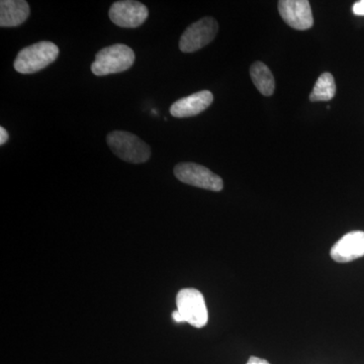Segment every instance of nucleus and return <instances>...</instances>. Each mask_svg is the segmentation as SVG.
I'll use <instances>...</instances> for the list:
<instances>
[{"label": "nucleus", "mask_w": 364, "mask_h": 364, "mask_svg": "<svg viewBox=\"0 0 364 364\" xmlns=\"http://www.w3.org/2000/svg\"><path fill=\"white\" fill-rule=\"evenodd\" d=\"M135 58V53L128 46H109L95 55V60L91 64V72L97 76H105L127 71L133 66Z\"/></svg>", "instance_id": "1"}, {"label": "nucleus", "mask_w": 364, "mask_h": 364, "mask_svg": "<svg viewBox=\"0 0 364 364\" xmlns=\"http://www.w3.org/2000/svg\"><path fill=\"white\" fill-rule=\"evenodd\" d=\"M59 48L52 42H39L23 48L16 56L14 66L21 74L41 71L58 58Z\"/></svg>", "instance_id": "2"}, {"label": "nucleus", "mask_w": 364, "mask_h": 364, "mask_svg": "<svg viewBox=\"0 0 364 364\" xmlns=\"http://www.w3.org/2000/svg\"><path fill=\"white\" fill-rule=\"evenodd\" d=\"M107 141L112 152L124 161L139 164L150 159L149 146L129 132H112L107 135Z\"/></svg>", "instance_id": "3"}, {"label": "nucleus", "mask_w": 364, "mask_h": 364, "mask_svg": "<svg viewBox=\"0 0 364 364\" xmlns=\"http://www.w3.org/2000/svg\"><path fill=\"white\" fill-rule=\"evenodd\" d=\"M177 311L181 314L184 322L196 328L208 324V313L205 298L196 289H183L177 294Z\"/></svg>", "instance_id": "4"}, {"label": "nucleus", "mask_w": 364, "mask_h": 364, "mask_svg": "<svg viewBox=\"0 0 364 364\" xmlns=\"http://www.w3.org/2000/svg\"><path fill=\"white\" fill-rule=\"evenodd\" d=\"M174 176L183 183L212 191H220L224 188L223 179L207 167L196 163H179L174 168Z\"/></svg>", "instance_id": "5"}, {"label": "nucleus", "mask_w": 364, "mask_h": 364, "mask_svg": "<svg viewBox=\"0 0 364 364\" xmlns=\"http://www.w3.org/2000/svg\"><path fill=\"white\" fill-rule=\"evenodd\" d=\"M219 25L215 18H203L196 21L182 33L179 49L183 53H193L202 49L215 39Z\"/></svg>", "instance_id": "6"}, {"label": "nucleus", "mask_w": 364, "mask_h": 364, "mask_svg": "<svg viewBox=\"0 0 364 364\" xmlns=\"http://www.w3.org/2000/svg\"><path fill=\"white\" fill-rule=\"evenodd\" d=\"M109 16L112 23L117 26L135 28L145 23L149 16V11L141 2L124 0L112 4Z\"/></svg>", "instance_id": "7"}, {"label": "nucleus", "mask_w": 364, "mask_h": 364, "mask_svg": "<svg viewBox=\"0 0 364 364\" xmlns=\"http://www.w3.org/2000/svg\"><path fill=\"white\" fill-rule=\"evenodd\" d=\"M279 11L284 23L296 30H309L314 25L312 9L306 0H282Z\"/></svg>", "instance_id": "8"}, {"label": "nucleus", "mask_w": 364, "mask_h": 364, "mask_svg": "<svg viewBox=\"0 0 364 364\" xmlns=\"http://www.w3.org/2000/svg\"><path fill=\"white\" fill-rule=\"evenodd\" d=\"M332 259L338 263L351 262L364 256V232L353 231L345 235L330 251Z\"/></svg>", "instance_id": "9"}, {"label": "nucleus", "mask_w": 364, "mask_h": 364, "mask_svg": "<svg viewBox=\"0 0 364 364\" xmlns=\"http://www.w3.org/2000/svg\"><path fill=\"white\" fill-rule=\"evenodd\" d=\"M213 100L214 97L210 91H200L174 102L170 107V114L178 119L196 116L205 111L212 105Z\"/></svg>", "instance_id": "10"}, {"label": "nucleus", "mask_w": 364, "mask_h": 364, "mask_svg": "<svg viewBox=\"0 0 364 364\" xmlns=\"http://www.w3.org/2000/svg\"><path fill=\"white\" fill-rule=\"evenodd\" d=\"M30 16V6L25 0H1L0 1V26L14 28L25 23Z\"/></svg>", "instance_id": "11"}, {"label": "nucleus", "mask_w": 364, "mask_h": 364, "mask_svg": "<svg viewBox=\"0 0 364 364\" xmlns=\"http://www.w3.org/2000/svg\"><path fill=\"white\" fill-rule=\"evenodd\" d=\"M250 75L254 85L261 95L270 97L274 92L275 81L272 71L262 62L256 61L250 67Z\"/></svg>", "instance_id": "12"}, {"label": "nucleus", "mask_w": 364, "mask_h": 364, "mask_svg": "<svg viewBox=\"0 0 364 364\" xmlns=\"http://www.w3.org/2000/svg\"><path fill=\"white\" fill-rule=\"evenodd\" d=\"M336 85L334 77L329 72H325L316 82L315 87L310 95L311 102H329L335 97Z\"/></svg>", "instance_id": "13"}, {"label": "nucleus", "mask_w": 364, "mask_h": 364, "mask_svg": "<svg viewBox=\"0 0 364 364\" xmlns=\"http://www.w3.org/2000/svg\"><path fill=\"white\" fill-rule=\"evenodd\" d=\"M352 9H353V13L356 16H364V0L355 2Z\"/></svg>", "instance_id": "14"}, {"label": "nucleus", "mask_w": 364, "mask_h": 364, "mask_svg": "<svg viewBox=\"0 0 364 364\" xmlns=\"http://www.w3.org/2000/svg\"><path fill=\"white\" fill-rule=\"evenodd\" d=\"M9 140V133L4 127H0V145H4Z\"/></svg>", "instance_id": "15"}, {"label": "nucleus", "mask_w": 364, "mask_h": 364, "mask_svg": "<svg viewBox=\"0 0 364 364\" xmlns=\"http://www.w3.org/2000/svg\"><path fill=\"white\" fill-rule=\"evenodd\" d=\"M246 364H270L265 359L256 358V356H252V358H249L247 363Z\"/></svg>", "instance_id": "16"}, {"label": "nucleus", "mask_w": 364, "mask_h": 364, "mask_svg": "<svg viewBox=\"0 0 364 364\" xmlns=\"http://www.w3.org/2000/svg\"><path fill=\"white\" fill-rule=\"evenodd\" d=\"M172 318L176 321V323H184L183 318H182L181 314L178 312V311H174L172 313Z\"/></svg>", "instance_id": "17"}]
</instances>
